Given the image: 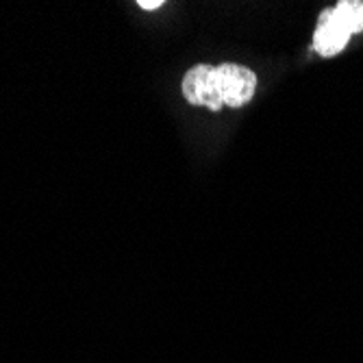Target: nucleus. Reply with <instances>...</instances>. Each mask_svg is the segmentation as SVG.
<instances>
[{"label":"nucleus","mask_w":363,"mask_h":363,"mask_svg":"<svg viewBox=\"0 0 363 363\" xmlns=\"http://www.w3.org/2000/svg\"><path fill=\"white\" fill-rule=\"evenodd\" d=\"M183 96L189 105L207 107L209 111H220L224 107L216 85V68L211 65H196L183 77Z\"/></svg>","instance_id":"2"},{"label":"nucleus","mask_w":363,"mask_h":363,"mask_svg":"<svg viewBox=\"0 0 363 363\" xmlns=\"http://www.w3.org/2000/svg\"><path fill=\"white\" fill-rule=\"evenodd\" d=\"M216 85L224 107H244L257 91V74L238 63H222L216 68Z\"/></svg>","instance_id":"1"},{"label":"nucleus","mask_w":363,"mask_h":363,"mask_svg":"<svg viewBox=\"0 0 363 363\" xmlns=\"http://www.w3.org/2000/svg\"><path fill=\"white\" fill-rule=\"evenodd\" d=\"M335 20L354 35V33H363V3L361 0H342L333 9Z\"/></svg>","instance_id":"4"},{"label":"nucleus","mask_w":363,"mask_h":363,"mask_svg":"<svg viewBox=\"0 0 363 363\" xmlns=\"http://www.w3.org/2000/svg\"><path fill=\"white\" fill-rule=\"evenodd\" d=\"M350 42V33L335 20L333 11H322L318 20V28L313 35V50L322 57H335L340 55Z\"/></svg>","instance_id":"3"},{"label":"nucleus","mask_w":363,"mask_h":363,"mask_svg":"<svg viewBox=\"0 0 363 363\" xmlns=\"http://www.w3.org/2000/svg\"><path fill=\"white\" fill-rule=\"evenodd\" d=\"M138 7H142V9H148V11H152V9H159V7H163V3H161V0H140V3H138Z\"/></svg>","instance_id":"5"}]
</instances>
